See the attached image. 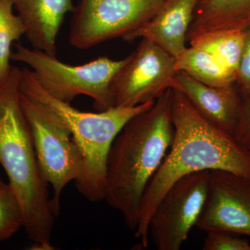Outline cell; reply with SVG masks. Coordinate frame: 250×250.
<instances>
[{"instance_id": "cell-1", "label": "cell", "mask_w": 250, "mask_h": 250, "mask_svg": "<svg viewBox=\"0 0 250 250\" xmlns=\"http://www.w3.org/2000/svg\"><path fill=\"white\" fill-rule=\"evenodd\" d=\"M174 139L148 184L140 206L134 236L149 245V224L164 194L179 179L204 170H223L250 179V151L232 135L204 118L183 93L172 89Z\"/></svg>"}, {"instance_id": "cell-2", "label": "cell", "mask_w": 250, "mask_h": 250, "mask_svg": "<svg viewBox=\"0 0 250 250\" xmlns=\"http://www.w3.org/2000/svg\"><path fill=\"white\" fill-rule=\"evenodd\" d=\"M171 104L172 89H168L152 107L125 125L108 152L104 200L121 213L134 231L145 190L173 141Z\"/></svg>"}, {"instance_id": "cell-3", "label": "cell", "mask_w": 250, "mask_h": 250, "mask_svg": "<svg viewBox=\"0 0 250 250\" xmlns=\"http://www.w3.org/2000/svg\"><path fill=\"white\" fill-rule=\"evenodd\" d=\"M22 69L12 66L0 81V164L9 178L24 215V230L32 250H54L51 244L55 215L49 184L41 174L29 123L21 106Z\"/></svg>"}, {"instance_id": "cell-4", "label": "cell", "mask_w": 250, "mask_h": 250, "mask_svg": "<svg viewBox=\"0 0 250 250\" xmlns=\"http://www.w3.org/2000/svg\"><path fill=\"white\" fill-rule=\"evenodd\" d=\"M19 88L23 95L55 113L70 129L84 160L83 172L75 182L80 193L90 202L104 200L106 161L112 143L132 117L149 109L155 102L134 107L114 106L98 113L81 111L49 95L27 67L22 69Z\"/></svg>"}, {"instance_id": "cell-5", "label": "cell", "mask_w": 250, "mask_h": 250, "mask_svg": "<svg viewBox=\"0 0 250 250\" xmlns=\"http://www.w3.org/2000/svg\"><path fill=\"white\" fill-rule=\"evenodd\" d=\"M15 46L11 60L30 67L38 83L51 96L71 104L79 95H86L93 99L99 111L113 107L110 85L127 57L121 60L100 57L83 65H72L21 43Z\"/></svg>"}, {"instance_id": "cell-6", "label": "cell", "mask_w": 250, "mask_h": 250, "mask_svg": "<svg viewBox=\"0 0 250 250\" xmlns=\"http://www.w3.org/2000/svg\"><path fill=\"white\" fill-rule=\"evenodd\" d=\"M42 177L53 189L50 200L54 215L60 212L64 188L80 178L84 160L80 147L63 122L48 108L20 91Z\"/></svg>"}, {"instance_id": "cell-7", "label": "cell", "mask_w": 250, "mask_h": 250, "mask_svg": "<svg viewBox=\"0 0 250 250\" xmlns=\"http://www.w3.org/2000/svg\"><path fill=\"white\" fill-rule=\"evenodd\" d=\"M166 0H80L70 21L69 42L88 49L123 38L154 17Z\"/></svg>"}, {"instance_id": "cell-8", "label": "cell", "mask_w": 250, "mask_h": 250, "mask_svg": "<svg viewBox=\"0 0 250 250\" xmlns=\"http://www.w3.org/2000/svg\"><path fill=\"white\" fill-rule=\"evenodd\" d=\"M175 58L152 41L141 39L137 48L113 77V107H134L155 102L174 88Z\"/></svg>"}, {"instance_id": "cell-9", "label": "cell", "mask_w": 250, "mask_h": 250, "mask_svg": "<svg viewBox=\"0 0 250 250\" xmlns=\"http://www.w3.org/2000/svg\"><path fill=\"white\" fill-rule=\"evenodd\" d=\"M209 181L210 170L195 172L179 179L164 194L149 224L156 249H180L203 210Z\"/></svg>"}, {"instance_id": "cell-10", "label": "cell", "mask_w": 250, "mask_h": 250, "mask_svg": "<svg viewBox=\"0 0 250 250\" xmlns=\"http://www.w3.org/2000/svg\"><path fill=\"white\" fill-rule=\"evenodd\" d=\"M197 228L250 236V179L223 170H210L208 193Z\"/></svg>"}, {"instance_id": "cell-11", "label": "cell", "mask_w": 250, "mask_h": 250, "mask_svg": "<svg viewBox=\"0 0 250 250\" xmlns=\"http://www.w3.org/2000/svg\"><path fill=\"white\" fill-rule=\"evenodd\" d=\"M172 89L183 93L207 121L233 136L242 104L236 83L225 87L210 86L185 72L177 71Z\"/></svg>"}, {"instance_id": "cell-12", "label": "cell", "mask_w": 250, "mask_h": 250, "mask_svg": "<svg viewBox=\"0 0 250 250\" xmlns=\"http://www.w3.org/2000/svg\"><path fill=\"white\" fill-rule=\"evenodd\" d=\"M197 0H166L152 19L122 38L127 42L146 39L176 58L186 49L187 34Z\"/></svg>"}, {"instance_id": "cell-13", "label": "cell", "mask_w": 250, "mask_h": 250, "mask_svg": "<svg viewBox=\"0 0 250 250\" xmlns=\"http://www.w3.org/2000/svg\"><path fill=\"white\" fill-rule=\"evenodd\" d=\"M33 49L57 57V40L65 15L73 13L72 0H12Z\"/></svg>"}, {"instance_id": "cell-14", "label": "cell", "mask_w": 250, "mask_h": 250, "mask_svg": "<svg viewBox=\"0 0 250 250\" xmlns=\"http://www.w3.org/2000/svg\"><path fill=\"white\" fill-rule=\"evenodd\" d=\"M249 28L250 0H197L187 41L208 31Z\"/></svg>"}, {"instance_id": "cell-15", "label": "cell", "mask_w": 250, "mask_h": 250, "mask_svg": "<svg viewBox=\"0 0 250 250\" xmlns=\"http://www.w3.org/2000/svg\"><path fill=\"white\" fill-rule=\"evenodd\" d=\"M177 71L187 73L195 80L213 87H225L236 83V75L214 57L190 46L175 58Z\"/></svg>"}, {"instance_id": "cell-16", "label": "cell", "mask_w": 250, "mask_h": 250, "mask_svg": "<svg viewBox=\"0 0 250 250\" xmlns=\"http://www.w3.org/2000/svg\"><path fill=\"white\" fill-rule=\"evenodd\" d=\"M244 36L245 31H210L188 41L192 47L211 54L236 77Z\"/></svg>"}, {"instance_id": "cell-17", "label": "cell", "mask_w": 250, "mask_h": 250, "mask_svg": "<svg viewBox=\"0 0 250 250\" xmlns=\"http://www.w3.org/2000/svg\"><path fill=\"white\" fill-rule=\"evenodd\" d=\"M14 9L12 0H0V81L8 77L12 67L10 61L13 43L25 35L24 23Z\"/></svg>"}, {"instance_id": "cell-18", "label": "cell", "mask_w": 250, "mask_h": 250, "mask_svg": "<svg viewBox=\"0 0 250 250\" xmlns=\"http://www.w3.org/2000/svg\"><path fill=\"white\" fill-rule=\"evenodd\" d=\"M24 227L22 207L9 183L0 190V243Z\"/></svg>"}, {"instance_id": "cell-19", "label": "cell", "mask_w": 250, "mask_h": 250, "mask_svg": "<svg viewBox=\"0 0 250 250\" xmlns=\"http://www.w3.org/2000/svg\"><path fill=\"white\" fill-rule=\"evenodd\" d=\"M202 250H250V243L247 238L236 233L225 231H207Z\"/></svg>"}, {"instance_id": "cell-20", "label": "cell", "mask_w": 250, "mask_h": 250, "mask_svg": "<svg viewBox=\"0 0 250 250\" xmlns=\"http://www.w3.org/2000/svg\"><path fill=\"white\" fill-rule=\"evenodd\" d=\"M236 85L242 98L250 97V28L245 31L243 49L236 73Z\"/></svg>"}, {"instance_id": "cell-21", "label": "cell", "mask_w": 250, "mask_h": 250, "mask_svg": "<svg viewBox=\"0 0 250 250\" xmlns=\"http://www.w3.org/2000/svg\"><path fill=\"white\" fill-rule=\"evenodd\" d=\"M233 136L250 151V97L242 98L241 111Z\"/></svg>"}, {"instance_id": "cell-22", "label": "cell", "mask_w": 250, "mask_h": 250, "mask_svg": "<svg viewBox=\"0 0 250 250\" xmlns=\"http://www.w3.org/2000/svg\"><path fill=\"white\" fill-rule=\"evenodd\" d=\"M6 184H7L4 183V182H3L2 179H1V177H0V190L2 189L3 188H4L5 186L6 185Z\"/></svg>"}]
</instances>
